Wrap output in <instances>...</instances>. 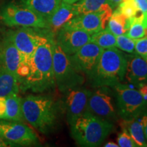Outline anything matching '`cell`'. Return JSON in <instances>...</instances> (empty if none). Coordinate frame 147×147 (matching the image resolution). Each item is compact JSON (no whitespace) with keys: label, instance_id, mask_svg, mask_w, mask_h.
Segmentation results:
<instances>
[{"label":"cell","instance_id":"32","mask_svg":"<svg viewBox=\"0 0 147 147\" xmlns=\"http://www.w3.org/2000/svg\"><path fill=\"white\" fill-rule=\"evenodd\" d=\"M8 146H14L12 144H11L10 142H8L7 140H5L3 137L0 135V147H8Z\"/></svg>","mask_w":147,"mask_h":147},{"label":"cell","instance_id":"15","mask_svg":"<svg viewBox=\"0 0 147 147\" xmlns=\"http://www.w3.org/2000/svg\"><path fill=\"white\" fill-rule=\"evenodd\" d=\"M21 56L11 39L8 30L0 31V66L8 69L18 78Z\"/></svg>","mask_w":147,"mask_h":147},{"label":"cell","instance_id":"6","mask_svg":"<svg viewBox=\"0 0 147 147\" xmlns=\"http://www.w3.org/2000/svg\"><path fill=\"white\" fill-rule=\"evenodd\" d=\"M0 22L8 27L47 29V21L23 3L8 1L0 6Z\"/></svg>","mask_w":147,"mask_h":147},{"label":"cell","instance_id":"14","mask_svg":"<svg viewBox=\"0 0 147 147\" xmlns=\"http://www.w3.org/2000/svg\"><path fill=\"white\" fill-rule=\"evenodd\" d=\"M91 34L84 31L63 27L55 36V40L64 53L71 56L91 42Z\"/></svg>","mask_w":147,"mask_h":147},{"label":"cell","instance_id":"10","mask_svg":"<svg viewBox=\"0 0 147 147\" xmlns=\"http://www.w3.org/2000/svg\"><path fill=\"white\" fill-rule=\"evenodd\" d=\"M113 14V8L108 3L97 12L80 14L75 16L64 27L80 29L93 35L106 27V24Z\"/></svg>","mask_w":147,"mask_h":147},{"label":"cell","instance_id":"17","mask_svg":"<svg viewBox=\"0 0 147 147\" xmlns=\"http://www.w3.org/2000/svg\"><path fill=\"white\" fill-rule=\"evenodd\" d=\"M75 16H76V14L72 4L61 1L54 13L47 20L48 25L47 29L55 38L60 29L63 28L65 24L68 23Z\"/></svg>","mask_w":147,"mask_h":147},{"label":"cell","instance_id":"24","mask_svg":"<svg viewBox=\"0 0 147 147\" xmlns=\"http://www.w3.org/2000/svg\"><path fill=\"white\" fill-rule=\"evenodd\" d=\"M106 3H108V0H79L72 5L75 13L78 15L97 12Z\"/></svg>","mask_w":147,"mask_h":147},{"label":"cell","instance_id":"13","mask_svg":"<svg viewBox=\"0 0 147 147\" xmlns=\"http://www.w3.org/2000/svg\"><path fill=\"white\" fill-rule=\"evenodd\" d=\"M103 51L104 49L90 42L71 55L70 57L77 68L89 78L98 63Z\"/></svg>","mask_w":147,"mask_h":147},{"label":"cell","instance_id":"29","mask_svg":"<svg viewBox=\"0 0 147 147\" xmlns=\"http://www.w3.org/2000/svg\"><path fill=\"white\" fill-rule=\"evenodd\" d=\"M135 53L147 59V37L136 40Z\"/></svg>","mask_w":147,"mask_h":147},{"label":"cell","instance_id":"21","mask_svg":"<svg viewBox=\"0 0 147 147\" xmlns=\"http://www.w3.org/2000/svg\"><path fill=\"white\" fill-rule=\"evenodd\" d=\"M121 125L123 129H125L131 136L138 146H146V139L145 138L144 129L140 121L138 120V118L129 120H123Z\"/></svg>","mask_w":147,"mask_h":147},{"label":"cell","instance_id":"28","mask_svg":"<svg viewBox=\"0 0 147 147\" xmlns=\"http://www.w3.org/2000/svg\"><path fill=\"white\" fill-rule=\"evenodd\" d=\"M118 145L120 147H137L136 143L134 142L131 136L125 129H123V131L119 134L117 138Z\"/></svg>","mask_w":147,"mask_h":147},{"label":"cell","instance_id":"37","mask_svg":"<svg viewBox=\"0 0 147 147\" xmlns=\"http://www.w3.org/2000/svg\"><path fill=\"white\" fill-rule=\"evenodd\" d=\"M146 146H147V140H146Z\"/></svg>","mask_w":147,"mask_h":147},{"label":"cell","instance_id":"27","mask_svg":"<svg viewBox=\"0 0 147 147\" xmlns=\"http://www.w3.org/2000/svg\"><path fill=\"white\" fill-rule=\"evenodd\" d=\"M125 34L131 39H140L144 37H147V29L145 28L142 24L134 23L130 25Z\"/></svg>","mask_w":147,"mask_h":147},{"label":"cell","instance_id":"25","mask_svg":"<svg viewBox=\"0 0 147 147\" xmlns=\"http://www.w3.org/2000/svg\"><path fill=\"white\" fill-rule=\"evenodd\" d=\"M116 40H117L116 47L119 50L127 52L129 54L135 53L136 40L129 38L126 34L116 36Z\"/></svg>","mask_w":147,"mask_h":147},{"label":"cell","instance_id":"19","mask_svg":"<svg viewBox=\"0 0 147 147\" xmlns=\"http://www.w3.org/2000/svg\"><path fill=\"white\" fill-rule=\"evenodd\" d=\"M19 1L47 20L59 6L62 0H19Z\"/></svg>","mask_w":147,"mask_h":147},{"label":"cell","instance_id":"23","mask_svg":"<svg viewBox=\"0 0 147 147\" xmlns=\"http://www.w3.org/2000/svg\"><path fill=\"white\" fill-rule=\"evenodd\" d=\"M91 42L104 49L114 48L117 46L116 36L107 27L91 35Z\"/></svg>","mask_w":147,"mask_h":147},{"label":"cell","instance_id":"2","mask_svg":"<svg viewBox=\"0 0 147 147\" xmlns=\"http://www.w3.org/2000/svg\"><path fill=\"white\" fill-rule=\"evenodd\" d=\"M25 121L40 131L47 134L56 125L59 116L58 105L50 97L29 95L21 99Z\"/></svg>","mask_w":147,"mask_h":147},{"label":"cell","instance_id":"1","mask_svg":"<svg viewBox=\"0 0 147 147\" xmlns=\"http://www.w3.org/2000/svg\"><path fill=\"white\" fill-rule=\"evenodd\" d=\"M54 38L47 29H42L38 47L28 63V73L20 82L22 91L43 93L56 87L53 63Z\"/></svg>","mask_w":147,"mask_h":147},{"label":"cell","instance_id":"22","mask_svg":"<svg viewBox=\"0 0 147 147\" xmlns=\"http://www.w3.org/2000/svg\"><path fill=\"white\" fill-rule=\"evenodd\" d=\"M115 36L125 34L129 28L128 18L116 9L108 20L106 27Z\"/></svg>","mask_w":147,"mask_h":147},{"label":"cell","instance_id":"12","mask_svg":"<svg viewBox=\"0 0 147 147\" xmlns=\"http://www.w3.org/2000/svg\"><path fill=\"white\" fill-rule=\"evenodd\" d=\"M91 93V91L82 87V86L69 89L64 93V104L69 125L87 112L88 100Z\"/></svg>","mask_w":147,"mask_h":147},{"label":"cell","instance_id":"33","mask_svg":"<svg viewBox=\"0 0 147 147\" xmlns=\"http://www.w3.org/2000/svg\"><path fill=\"white\" fill-rule=\"evenodd\" d=\"M122 0H108V3L112 8H117V6L120 4Z\"/></svg>","mask_w":147,"mask_h":147},{"label":"cell","instance_id":"8","mask_svg":"<svg viewBox=\"0 0 147 147\" xmlns=\"http://www.w3.org/2000/svg\"><path fill=\"white\" fill-rule=\"evenodd\" d=\"M115 92L109 87H98L91 91L88 100L87 112L110 122L117 121Z\"/></svg>","mask_w":147,"mask_h":147},{"label":"cell","instance_id":"7","mask_svg":"<svg viewBox=\"0 0 147 147\" xmlns=\"http://www.w3.org/2000/svg\"><path fill=\"white\" fill-rule=\"evenodd\" d=\"M113 89L117 114L122 120L138 118L147 110V100L138 90L121 83L116 84Z\"/></svg>","mask_w":147,"mask_h":147},{"label":"cell","instance_id":"5","mask_svg":"<svg viewBox=\"0 0 147 147\" xmlns=\"http://www.w3.org/2000/svg\"><path fill=\"white\" fill-rule=\"evenodd\" d=\"M53 63L55 86L61 93L84 84L85 75L75 66L70 56L63 52L55 38L53 40Z\"/></svg>","mask_w":147,"mask_h":147},{"label":"cell","instance_id":"35","mask_svg":"<svg viewBox=\"0 0 147 147\" xmlns=\"http://www.w3.org/2000/svg\"><path fill=\"white\" fill-rule=\"evenodd\" d=\"M104 146H106V147H118L119 145H118V144H117V143H115L114 142H108L104 144Z\"/></svg>","mask_w":147,"mask_h":147},{"label":"cell","instance_id":"36","mask_svg":"<svg viewBox=\"0 0 147 147\" xmlns=\"http://www.w3.org/2000/svg\"><path fill=\"white\" fill-rule=\"evenodd\" d=\"M78 1H79V0H62V1L69 3V4H73V3L77 2Z\"/></svg>","mask_w":147,"mask_h":147},{"label":"cell","instance_id":"26","mask_svg":"<svg viewBox=\"0 0 147 147\" xmlns=\"http://www.w3.org/2000/svg\"><path fill=\"white\" fill-rule=\"evenodd\" d=\"M117 9L128 19L134 17L139 11L134 0H127L122 1L117 6Z\"/></svg>","mask_w":147,"mask_h":147},{"label":"cell","instance_id":"4","mask_svg":"<svg viewBox=\"0 0 147 147\" xmlns=\"http://www.w3.org/2000/svg\"><path fill=\"white\" fill-rule=\"evenodd\" d=\"M69 125L74 140L85 147L100 146L115 127L112 122L89 112L78 117Z\"/></svg>","mask_w":147,"mask_h":147},{"label":"cell","instance_id":"20","mask_svg":"<svg viewBox=\"0 0 147 147\" xmlns=\"http://www.w3.org/2000/svg\"><path fill=\"white\" fill-rule=\"evenodd\" d=\"M20 91L19 81L16 75L0 66V97L18 95Z\"/></svg>","mask_w":147,"mask_h":147},{"label":"cell","instance_id":"18","mask_svg":"<svg viewBox=\"0 0 147 147\" xmlns=\"http://www.w3.org/2000/svg\"><path fill=\"white\" fill-rule=\"evenodd\" d=\"M21 99L18 95L0 97V120L25 122Z\"/></svg>","mask_w":147,"mask_h":147},{"label":"cell","instance_id":"9","mask_svg":"<svg viewBox=\"0 0 147 147\" xmlns=\"http://www.w3.org/2000/svg\"><path fill=\"white\" fill-rule=\"evenodd\" d=\"M0 135L14 146L39 144V138L34 130L21 121L0 120Z\"/></svg>","mask_w":147,"mask_h":147},{"label":"cell","instance_id":"30","mask_svg":"<svg viewBox=\"0 0 147 147\" xmlns=\"http://www.w3.org/2000/svg\"><path fill=\"white\" fill-rule=\"evenodd\" d=\"M138 9L142 12H147V0H134Z\"/></svg>","mask_w":147,"mask_h":147},{"label":"cell","instance_id":"16","mask_svg":"<svg viewBox=\"0 0 147 147\" xmlns=\"http://www.w3.org/2000/svg\"><path fill=\"white\" fill-rule=\"evenodd\" d=\"M126 57V80L137 87L147 84V61L136 53Z\"/></svg>","mask_w":147,"mask_h":147},{"label":"cell","instance_id":"31","mask_svg":"<svg viewBox=\"0 0 147 147\" xmlns=\"http://www.w3.org/2000/svg\"><path fill=\"white\" fill-rule=\"evenodd\" d=\"M140 117H141L140 122L142 125L143 129H144L145 138H146L147 140V110H145L144 113L141 115Z\"/></svg>","mask_w":147,"mask_h":147},{"label":"cell","instance_id":"34","mask_svg":"<svg viewBox=\"0 0 147 147\" xmlns=\"http://www.w3.org/2000/svg\"><path fill=\"white\" fill-rule=\"evenodd\" d=\"M138 91L140 92V93L144 96L145 98L147 100V84H142V85L140 86Z\"/></svg>","mask_w":147,"mask_h":147},{"label":"cell","instance_id":"38","mask_svg":"<svg viewBox=\"0 0 147 147\" xmlns=\"http://www.w3.org/2000/svg\"><path fill=\"white\" fill-rule=\"evenodd\" d=\"M146 61H147V59H146Z\"/></svg>","mask_w":147,"mask_h":147},{"label":"cell","instance_id":"11","mask_svg":"<svg viewBox=\"0 0 147 147\" xmlns=\"http://www.w3.org/2000/svg\"><path fill=\"white\" fill-rule=\"evenodd\" d=\"M42 29L21 27L8 33L21 56V63L28 64L38 47Z\"/></svg>","mask_w":147,"mask_h":147},{"label":"cell","instance_id":"3","mask_svg":"<svg viewBox=\"0 0 147 147\" xmlns=\"http://www.w3.org/2000/svg\"><path fill=\"white\" fill-rule=\"evenodd\" d=\"M126 55L117 47L104 49L96 67L89 78L95 87L113 88L124 80Z\"/></svg>","mask_w":147,"mask_h":147}]
</instances>
